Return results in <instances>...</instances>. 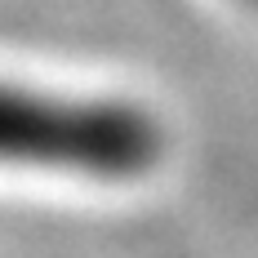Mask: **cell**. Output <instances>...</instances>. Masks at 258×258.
<instances>
[{"label": "cell", "mask_w": 258, "mask_h": 258, "mask_svg": "<svg viewBox=\"0 0 258 258\" xmlns=\"http://www.w3.org/2000/svg\"><path fill=\"white\" fill-rule=\"evenodd\" d=\"M160 152H165L160 125L134 103L62 98L0 85V165L134 178L147 174Z\"/></svg>", "instance_id": "obj_1"}, {"label": "cell", "mask_w": 258, "mask_h": 258, "mask_svg": "<svg viewBox=\"0 0 258 258\" xmlns=\"http://www.w3.org/2000/svg\"><path fill=\"white\" fill-rule=\"evenodd\" d=\"M254 5H258V0H254Z\"/></svg>", "instance_id": "obj_2"}]
</instances>
